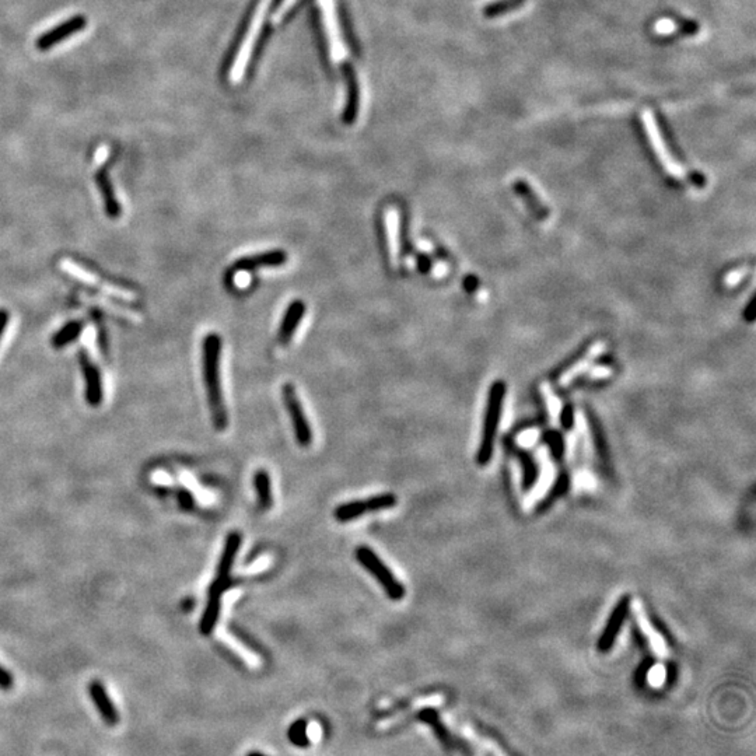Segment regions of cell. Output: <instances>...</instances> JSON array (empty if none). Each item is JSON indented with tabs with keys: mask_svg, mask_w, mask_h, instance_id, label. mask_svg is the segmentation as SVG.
Here are the masks:
<instances>
[{
	"mask_svg": "<svg viewBox=\"0 0 756 756\" xmlns=\"http://www.w3.org/2000/svg\"><path fill=\"white\" fill-rule=\"evenodd\" d=\"M79 364L82 369L84 385H85V391H84L85 401L90 406H98L101 405L104 399V388H103V378H101L100 369L91 360L85 349H82L79 352Z\"/></svg>",
	"mask_w": 756,
	"mask_h": 756,
	"instance_id": "obj_7",
	"label": "cell"
},
{
	"mask_svg": "<svg viewBox=\"0 0 756 756\" xmlns=\"http://www.w3.org/2000/svg\"><path fill=\"white\" fill-rule=\"evenodd\" d=\"M282 399L293 426L294 437L301 447H310L313 443V429L304 414L303 404L293 384L285 382L282 387Z\"/></svg>",
	"mask_w": 756,
	"mask_h": 756,
	"instance_id": "obj_4",
	"label": "cell"
},
{
	"mask_svg": "<svg viewBox=\"0 0 756 756\" xmlns=\"http://www.w3.org/2000/svg\"><path fill=\"white\" fill-rule=\"evenodd\" d=\"M628 611H629V598L625 597L619 601V604L615 607L609 621H608V625L604 630L601 639L598 640V650L601 651H608L611 650V647L614 646L616 637H618V633L622 628L625 619H626V615H628Z\"/></svg>",
	"mask_w": 756,
	"mask_h": 756,
	"instance_id": "obj_11",
	"label": "cell"
},
{
	"mask_svg": "<svg viewBox=\"0 0 756 756\" xmlns=\"http://www.w3.org/2000/svg\"><path fill=\"white\" fill-rule=\"evenodd\" d=\"M356 559L363 567H366L382 586L385 594L392 601H399L405 597L404 584L395 579L392 572L382 563L377 555L367 546H360L356 550Z\"/></svg>",
	"mask_w": 756,
	"mask_h": 756,
	"instance_id": "obj_3",
	"label": "cell"
},
{
	"mask_svg": "<svg viewBox=\"0 0 756 756\" xmlns=\"http://www.w3.org/2000/svg\"><path fill=\"white\" fill-rule=\"evenodd\" d=\"M85 26H87V19L82 14L73 16L69 20L58 24L55 28L43 33L41 37H38L36 45L40 51H48L53 48L55 45H58L59 42L65 41L66 38L80 33L85 28Z\"/></svg>",
	"mask_w": 756,
	"mask_h": 756,
	"instance_id": "obj_8",
	"label": "cell"
},
{
	"mask_svg": "<svg viewBox=\"0 0 756 756\" xmlns=\"http://www.w3.org/2000/svg\"><path fill=\"white\" fill-rule=\"evenodd\" d=\"M367 511H369L367 510V504H366L364 500H355V502H349V503L337 505V508L335 510V517L337 521L346 523V521L355 520V518L366 514Z\"/></svg>",
	"mask_w": 756,
	"mask_h": 756,
	"instance_id": "obj_20",
	"label": "cell"
},
{
	"mask_svg": "<svg viewBox=\"0 0 756 756\" xmlns=\"http://www.w3.org/2000/svg\"><path fill=\"white\" fill-rule=\"evenodd\" d=\"M271 3H272V0H261L258 7H256V10H255V13H253L250 27H248V30H247V33L244 36V40H243L240 48H238V52H237V55L234 58V62H233V66L230 69L229 78H230L231 83H240L244 79L246 70H247L250 59H251L253 46L256 43L258 37H259V33H261V28H262V24H263V20H265V16L268 13V9H269Z\"/></svg>",
	"mask_w": 756,
	"mask_h": 756,
	"instance_id": "obj_2",
	"label": "cell"
},
{
	"mask_svg": "<svg viewBox=\"0 0 756 756\" xmlns=\"http://www.w3.org/2000/svg\"><path fill=\"white\" fill-rule=\"evenodd\" d=\"M94 179L97 182V187L100 189V194L103 196V202H104V209L105 213L111 217V219H118L122 213V208H121V204L120 201L117 199L115 196V191H114V187H112V182L110 179V174H108V166H104L103 168H100L95 175H94Z\"/></svg>",
	"mask_w": 756,
	"mask_h": 756,
	"instance_id": "obj_13",
	"label": "cell"
},
{
	"mask_svg": "<svg viewBox=\"0 0 756 756\" xmlns=\"http://www.w3.org/2000/svg\"><path fill=\"white\" fill-rule=\"evenodd\" d=\"M9 321H10V314L7 310L4 308H0V339L4 334L7 325H9Z\"/></svg>",
	"mask_w": 756,
	"mask_h": 756,
	"instance_id": "obj_25",
	"label": "cell"
},
{
	"mask_svg": "<svg viewBox=\"0 0 756 756\" xmlns=\"http://www.w3.org/2000/svg\"><path fill=\"white\" fill-rule=\"evenodd\" d=\"M13 686V675L0 666V689L9 691Z\"/></svg>",
	"mask_w": 756,
	"mask_h": 756,
	"instance_id": "obj_24",
	"label": "cell"
},
{
	"mask_svg": "<svg viewBox=\"0 0 756 756\" xmlns=\"http://www.w3.org/2000/svg\"><path fill=\"white\" fill-rule=\"evenodd\" d=\"M240 546H241V535L238 532H231L226 540L224 549H223V553H221V557L217 566V574L214 579L216 582L230 586V573H231Z\"/></svg>",
	"mask_w": 756,
	"mask_h": 756,
	"instance_id": "obj_14",
	"label": "cell"
},
{
	"mask_svg": "<svg viewBox=\"0 0 756 756\" xmlns=\"http://www.w3.org/2000/svg\"><path fill=\"white\" fill-rule=\"evenodd\" d=\"M84 324L82 321H70L65 324L59 331H56L51 337V343L55 349H62L72 342H75L83 332Z\"/></svg>",
	"mask_w": 756,
	"mask_h": 756,
	"instance_id": "obj_18",
	"label": "cell"
},
{
	"mask_svg": "<svg viewBox=\"0 0 756 756\" xmlns=\"http://www.w3.org/2000/svg\"><path fill=\"white\" fill-rule=\"evenodd\" d=\"M221 595L223 592L209 589V599H208V604L205 607V611L202 614L201 624H199V630L204 636H209L217 624V619L220 616V608H221Z\"/></svg>",
	"mask_w": 756,
	"mask_h": 756,
	"instance_id": "obj_15",
	"label": "cell"
},
{
	"mask_svg": "<svg viewBox=\"0 0 756 756\" xmlns=\"http://www.w3.org/2000/svg\"><path fill=\"white\" fill-rule=\"evenodd\" d=\"M289 738L297 747H307L310 744L307 735V723L304 720L295 721L289 730Z\"/></svg>",
	"mask_w": 756,
	"mask_h": 756,
	"instance_id": "obj_21",
	"label": "cell"
},
{
	"mask_svg": "<svg viewBox=\"0 0 756 756\" xmlns=\"http://www.w3.org/2000/svg\"><path fill=\"white\" fill-rule=\"evenodd\" d=\"M88 693H90V698L94 706L97 708L98 713L101 715V718L105 721V724L111 727L117 725L120 723V713L115 705L112 703L110 695L107 693V689L104 688V685L98 681H93L88 686Z\"/></svg>",
	"mask_w": 756,
	"mask_h": 756,
	"instance_id": "obj_10",
	"label": "cell"
},
{
	"mask_svg": "<svg viewBox=\"0 0 756 756\" xmlns=\"http://www.w3.org/2000/svg\"><path fill=\"white\" fill-rule=\"evenodd\" d=\"M295 3H297V0H282L279 7H278V10L273 14V19H272L273 23H279L290 11V9L293 7Z\"/></svg>",
	"mask_w": 756,
	"mask_h": 756,
	"instance_id": "obj_23",
	"label": "cell"
},
{
	"mask_svg": "<svg viewBox=\"0 0 756 756\" xmlns=\"http://www.w3.org/2000/svg\"><path fill=\"white\" fill-rule=\"evenodd\" d=\"M502 398H503V385L495 384L493 388H492V392H490L489 406H488L486 419H485V424H483L482 443H481V447H479V451H478V462L481 465H485L492 457L493 440H495L496 429H498V424H499V416H500Z\"/></svg>",
	"mask_w": 756,
	"mask_h": 756,
	"instance_id": "obj_5",
	"label": "cell"
},
{
	"mask_svg": "<svg viewBox=\"0 0 756 756\" xmlns=\"http://www.w3.org/2000/svg\"><path fill=\"white\" fill-rule=\"evenodd\" d=\"M221 337L211 332L202 342V374L209 404L210 416L216 430H224L229 424L227 409L221 388Z\"/></svg>",
	"mask_w": 756,
	"mask_h": 756,
	"instance_id": "obj_1",
	"label": "cell"
},
{
	"mask_svg": "<svg viewBox=\"0 0 756 756\" xmlns=\"http://www.w3.org/2000/svg\"><path fill=\"white\" fill-rule=\"evenodd\" d=\"M515 194L525 202L528 209L532 210L538 216H545L547 213L545 205L541 202L537 192L530 187V184L524 179H517L513 185Z\"/></svg>",
	"mask_w": 756,
	"mask_h": 756,
	"instance_id": "obj_16",
	"label": "cell"
},
{
	"mask_svg": "<svg viewBox=\"0 0 756 756\" xmlns=\"http://www.w3.org/2000/svg\"><path fill=\"white\" fill-rule=\"evenodd\" d=\"M288 261V253L283 250H271V251L259 252L243 256L237 259L233 266L231 272H251L261 268H276L285 265Z\"/></svg>",
	"mask_w": 756,
	"mask_h": 756,
	"instance_id": "obj_9",
	"label": "cell"
},
{
	"mask_svg": "<svg viewBox=\"0 0 756 756\" xmlns=\"http://www.w3.org/2000/svg\"><path fill=\"white\" fill-rule=\"evenodd\" d=\"M304 314H305V304L301 300H294L289 304V307L286 308L283 314L279 332H278V340L282 346H288L290 343Z\"/></svg>",
	"mask_w": 756,
	"mask_h": 756,
	"instance_id": "obj_12",
	"label": "cell"
},
{
	"mask_svg": "<svg viewBox=\"0 0 756 756\" xmlns=\"http://www.w3.org/2000/svg\"><path fill=\"white\" fill-rule=\"evenodd\" d=\"M525 3L527 0H493L482 9V14L486 19H499L523 9Z\"/></svg>",
	"mask_w": 756,
	"mask_h": 756,
	"instance_id": "obj_17",
	"label": "cell"
},
{
	"mask_svg": "<svg viewBox=\"0 0 756 756\" xmlns=\"http://www.w3.org/2000/svg\"><path fill=\"white\" fill-rule=\"evenodd\" d=\"M253 485L258 495L259 507L268 510L272 505V490H271V478L269 473L263 469L258 471L253 476Z\"/></svg>",
	"mask_w": 756,
	"mask_h": 756,
	"instance_id": "obj_19",
	"label": "cell"
},
{
	"mask_svg": "<svg viewBox=\"0 0 756 756\" xmlns=\"http://www.w3.org/2000/svg\"><path fill=\"white\" fill-rule=\"evenodd\" d=\"M366 504H367L369 511H378V510L394 507L397 504V498L392 493H384V495L370 498L369 500H366Z\"/></svg>",
	"mask_w": 756,
	"mask_h": 756,
	"instance_id": "obj_22",
	"label": "cell"
},
{
	"mask_svg": "<svg viewBox=\"0 0 756 756\" xmlns=\"http://www.w3.org/2000/svg\"><path fill=\"white\" fill-rule=\"evenodd\" d=\"M321 14H322V23L325 27V34L328 38L330 45V55L332 58V62L336 66L342 65L347 58V49L343 41V37L340 34L337 16H336L335 1L334 0H318Z\"/></svg>",
	"mask_w": 756,
	"mask_h": 756,
	"instance_id": "obj_6",
	"label": "cell"
}]
</instances>
